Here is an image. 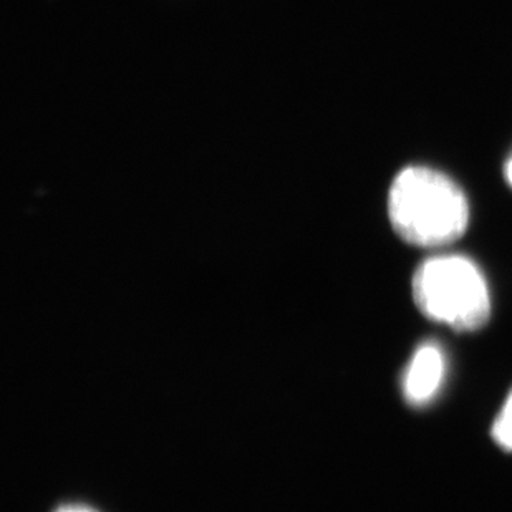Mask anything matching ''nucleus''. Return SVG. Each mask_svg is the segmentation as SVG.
<instances>
[{
	"mask_svg": "<svg viewBox=\"0 0 512 512\" xmlns=\"http://www.w3.org/2000/svg\"><path fill=\"white\" fill-rule=\"evenodd\" d=\"M388 216L398 236L411 246L445 247L468 228V198L445 173L408 166L393 179Z\"/></svg>",
	"mask_w": 512,
	"mask_h": 512,
	"instance_id": "obj_1",
	"label": "nucleus"
},
{
	"mask_svg": "<svg viewBox=\"0 0 512 512\" xmlns=\"http://www.w3.org/2000/svg\"><path fill=\"white\" fill-rule=\"evenodd\" d=\"M413 297L428 319L459 332L481 329L491 314L483 271L459 254L426 259L413 277Z\"/></svg>",
	"mask_w": 512,
	"mask_h": 512,
	"instance_id": "obj_2",
	"label": "nucleus"
},
{
	"mask_svg": "<svg viewBox=\"0 0 512 512\" xmlns=\"http://www.w3.org/2000/svg\"><path fill=\"white\" fill-rule=\"evenodd\" d=\"M446 358L440 345L423 343L411 358L403 375V395L413 406H425L445 383Z\"/></svg>",
	"mask_w": 512,
	"mask_h": 512,
	"instance_id": "obj_3",
	"label": "nucleus"
},
{
	"mask_svg": "<svg viewBox=\"0 0 512 512\" xmlns=\"http://www.w3.org/2000/svg\"><path fill=\"white\" fill-rule=\"evenodd\" d=\"M493 438L503 450L512 451V392L494 421Z\"/></svg>",
	"mask_w": 512,
	"mask_h": 512,
	"instance_id": "obj_4",
	"label": "nucleus"
},
{
	"mask_svg": "<svg viewBox=\"0 0 512 512\" xmlns=\"http://www.w3.org/2000/svg\"><path fill=\"white\" fill-rule=\"evenodd\" d=\"M54 512H98L95 509L90 508V506H85V504H65V506H60V508L55 509Z\"/></svg>",
	"mask_w": 512,
	"mask_h": 512,
	"instance_id": "obj_5",
	"label": "nucleus"
},
{
	"mask_svg": "<svg viewBox=\"0 0 512 512\" xmlns=\"http://www.w3.org/2000/svg\"><path fill=\"white\" fill-rule=\"evenodd\" d=\"M504 176H506V181H508L509 186L512 188V153L509 155L506 165H504Z\"/></svg>",
	"mask_w": 512,
	"mask_h": 512,
	"instance_id": "obj_6",
	"label": "nucleus"
}]
</instances>
